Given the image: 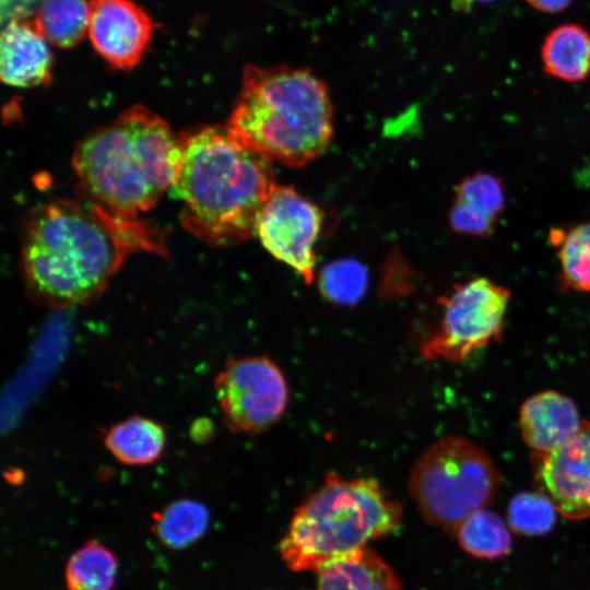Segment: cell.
<instances>
[{"instance_id":"6da1fadb","label":"cell","mask_w":590,"mask_h":590,"mask_svg":"<svg viewBox=\"0 0 590 590\" xmlns=\"http://www.w3.org/2000/svg\"><path fill=\"white\" fill-rule=\"evenodd\" d=\"M137 252L166 257L164 233L148 221L113 214L82 197L34 208L21 231L20 266L26 292L48 308L95 299Z\"/></svg>"},{"instance_id":"7a4b0ae2","label":"cell","mask_w":590,"mask_h":590,"mask_svg":"<svg viewBox=\"0 0 590 590\" xmlns=\"http://www.w3.org/2000/svg\"><path fill=\"white\" fill-rule=\"evenodd\" d=\"M179 149L170 190L181 204L182 227L213 247L252 237L276 186L271 161L240 143L226 126L180 135Z\"/></svg>"},{"instance_id":"3957f363","label":"cell","mask_w":590,"mask_h":590,"mask_svg":"<svg viewBox=\"0 0 590 590\" xmlns=\"http://www.w3.org/2000/svg\"><path fill=\"white\" fill-rule=\"evenodd\" d=\"M179 137L151 109L134 105L82 139L72 156L79 192L113 214L134 219L175 178Z\"/></svg>"},{"instance_id":"277c9868","label":"cell","mask_w":590,"mask_h":590,"mask_svg":"<svg viewBox=\"0 0 590 590\" xmlns=\"http://www.w3.org/2000/svg\"><path fill=\"white\" fill-rule=\"evenodd\" d=\"M226 127L240 143L270 161L302 167L331 141L328 90L305 68L246 66Z\"/></svg>"},{"instance_id":"5b68a950","label":"cell","mask_w":590,"mask_h":590,"mask_svg":"<svg viewBox=\"0 0 590 590\" xmlns=\"http://www.w3.org/2000/svg\"><path fill=\"white\" fill-rule=\"evenodd\" d=\"M401 517V504L377 480L330 472L295 510L280 542L281 558L293 571L318 573L392 532Z\"/></svg>"},{"instance_id":"8992f818","label":"cell","mask_w":590,"mask_h":590,"mask_svg":"<svg viewBox=\"0 0 590 590\" xmlns=\"http://www.w3.org/2000/svg\"><path fill=\"white\" fill-rule=\"evenodd\" d=\"M499 483L497 467L483 449L463 437L447 436L415 461L409 492L423 519L453 536L462 520L491 504Z\"/></svg>"},{"instance_id":"52a82bcc","label":"cell","mask_w":590,"mask_h":590,"mask_svg":"<svg viewBox=\"0 0 590 590\" xmlns=\"http://www.w3.org/2000/svg\"><path fill=\"white\" fill-rule=\"evenodd\" d=\"M509 299L508 288L486 278L456 285L448 296L440 299L442 316L439 327L422 342V357L459 363L498 341Z\"/></svg>"},{"instance_id":"ba28073f","label":"cell","mask_w":590,"mask_h":590,"mask_svg":"<svg viewBox=\"0 0 590 590\" xmlns=\"http://www.w3.org/2000/svg\"><path fill=\"white\" fill-rule=\"evenodd\" d=\"M214 390L225 425L247 435L278 422L288 401L282 370L266 356L229 359L215 377Z\"/></svg>"},{"instance_id":"9c48e42d","label":"cell","mask_w":590,"mask_h":590,"mask_svg":"<svg viewBox=\"0 0 590 590\" xmlns=\"http://www.w3.org/2000/svg\"><path fill=\"white\" fill-rule=\"evenodd\" d=\"M322 224L319 206L293 187L276 185L259 215L256 235L273 258L311 284L316 266L314 245Z\"/></svg>"},{"instance_id":"30bf717a","label":"cell","mask_w":590,"mask_h":590,"mask_svg":"<svg viewBox=\"0 0 590 590\" xmlns=\"http://www.w3.org/2000/svg\"><path fill=\"white\" fill-rule=\"evenodd\" d=\"M532 462L536 488L560 516L568 520L590 518V421H583L563 446L533 452Z\"/></svg>"},{"instance_id":"8fae6325","label":"cell","mask_w":590,"mask_h":590,"mask_svg":"<svg viewBox=\"0 0 590 590\" xmlns=\"http://www.w3.org/2000/svg\"><path fill=\"white\" fill-rule=\"evenodd\" d=\"M154 23L132 0H90L88 36L114 68L130 70L141 60Z\"/></svg>"},{"instance_id":"7c38bea8","label":"cell","mask_w":590,"mask_h":590,"mask_svg":"<svg viewBox=\"0 0 590 590\" xmlns=\"http://www.w3.org/2000/svg\"><path fill=\"white\" fill-rule=\"evenodd\" d=\"M583 420L575 402L555 390L529 397L519 412V427L533 452L554 450L571 439Z\"/></svg>"},{"instance_id":"4fadbf2b","label":"cell","mask_w":590,"mask_h":590,"mask_svg":"<svg viewBox=\"0 0 590 590\" xmlns=\"http://www.w3.org/2000/svg\"><path fill=\"white\" fill-rule=\"evenodd\" d=\"M48 44L34 25L22 20L8 22L1 33V80L17 87L48 83L52 69Z\"/></svg>"},{"instance_id":"5bb4252c","label":"cell","mask_w":590,"mask_h":590,"mask_svg":"<svg viewBox=\"0 0 590 590\" xmlns=\"http://www.w3.org/2000/svg\"><path fill=\"white\" fill-rule=\"evenodd\" d=\"M317 574V590H404L392 568L368 548L333 562Z\"/></svg>"},{"instance_id":"9a60e30c","label":"cell","mask_w":590,"mask_h":590,"mask_svg":"<svg viewBox=\"0 0 590 590\" xmlns=\"http://www.w3.org/2000/svg\"><path fill=\"white\" fill-rule=\"evenodd\" d=\"M166 441L163 424L139 415L114 424L104 436L106 449L117 461L127 465H146L157 461Z\"/></svg>"},{"instance_id":"2e32d148","label":"cell","mask_w":590,"mask_h":590,"mask_svg":"<svg viewBox=\"0 0 590 590\" xmlns=\"http://www.w3.org/2000/svg\"><path fill=\"white\" fill-rule=\"evenodd\" d=\"M544 71L564 82H581L590 74V33L577 24L551 31L541 48Z\"/></svg>"},{"instance_id":"e0dca14e","label":"cell","mask_w":590,"mask_h":590,"mask_svg":"<svg viewBox=\"0 0 590 590\" xmlns=\"http://www.w3.org/2000/svg\"><path fill=\"white\" fill-rule=\"evenodd\" d=\"M510 531L507 521L485 507L462 520L453 536L467 554L495 560L509 554L512 546Z\"/></svg>"},{"instance_id":"ac0fdd59","label":"cell","mask_w":590,"mask_h":590,"mask_svg":"<svg viewBox=\"0 0 590 590\" xmlns=\"http://www.w3.org/2000/svg\"><path fill=\"white\" fill-rule=\"evenodd\" d=\"M88 22L87 0H44L33 25L49 44L71 48L88 33Z\"/></svg>"},{"instance_id":"d6986e66","label":"cell","mask_w":590,"mask_h":590,"mask_svg":"<svg viewBox=\"0 0 590 590\" xmlns=\"http://www.w3.org/2000/svg\"><path fill=\"white\" fill-rule=\"evenodd\" d=\"M209 522L210 514L202 503L184 498L155 512L152 531L163 545L179 550L198 541Z\"/></svg>"},{"instance_id":"ffe728a7","label":"cell","mask_w":590,"mask_h":590,"mask_svg":"<svg viewBox=\"0 0 590 590\" xmlns=\"http://www.w3.org/2000/svg\"><path fill=\"white\" fill-rule=\"evenodd\" d=\"M117 573L115 554L103 543L88 540L68 558L64 582L68 590H113Z\"/></svg>"},{"instance_id":"44dd1931","label":"cell","mask_w":590,"mask_h":590,"mask_svg":"<svg viewBox=\"0 0 590 590\" xmlns=\"http://www.w3.org/2000/svg\"><path fill=\"white\" fill-rule=\"evenodd\" d=\"M548 241L556 249L565 284L590 293V222L552 228Z\"/></svg>"},{"instance_id":"7402d4cb","label":"cell","mask_w":590,"mask_h":590,"mask_svg":"<svg viewBox=\"0 0 590 590\" xmlns=\"http://www.w3.org/2000/svg\"><path fill=\"white\" fill-rule=\"evenodd\" d=\"M558 514L553 502L541 491L520 492L507 506V523L511 531L524 536H541L555 526Z\"/></svg>"},{"instance_id":"603a6c76","label":"cell","mask_w":590,"mask_h":590,"mask_svg":"<svg viewBox=\"0 0 590 590\" xmlns=\"http://www.w3.org/2000/svg\"><path fill=\"white\" fill-rule=\"evenodd\" d=\"M366 269L354 259H338L326 264L319 274L323 296L339 305L357 303L366 292Z\"/></svg>"},{"instance_id":"cb8c5ba5","label":"cell","mask_w":590,"mask_h":590,"mask_svg":"<svg viewBox=\"0 0 590 590\" xmlns=\"http://www.w3.org/2000/svg\"><path fill=\"white\" fill-rule=\"evenodd\" d=\"M455 200L496 221L506 205L503 181L486 172H477L464 177L457 186Z\"/></svg>"},{"instance_id":"d4e9b609","label":"cell","mask_w":590,"mask_h":590,"mask_svg":"<svg viewBox=\"0 0 590 590\" xmlns=\"http://www.w3.org/2000/svg\"><path fill=\"white\" fill-rule=\"evenodd\" d=\"M449 222L457 233L475 237H488L494 232L497 221L455 200L449 212Z\"/></svg>"},{"instance_id":"484cf974","label":"cell","mask_w":590,"mask_h":590,"mask_svg":"<svg viewBox=\"0 0 590 590\" xmlns=\"http://www.w3.org/2000/svg\"><path fill=\"white\" fill-rule=\"evenodd\" d=\"M35 0H1V20L3 23L22 20Z\"/></svg>"},{"instance_id":"4316f807","label":"cell","mask_w":590,"mask_h":590,"mask_svg":"<svg viewBox=\"0 0 590 590\" xmlns=\"http://www.w3.org/2000/svg\"><path fill=\"white\" fill-rule=\"evenodd\" d=\"M534 9L546 12L555 13L566 9L571 0H526Z\"/></svg>"},{"instance_id":"83f0119b","label":"cell","mask_w":590,"mask_h":590,"mask_svg":"<svg viewBox=\"0 0 590 590\" xmlns=\"http://www.w3.org/2000/svg\"><path fill=\"white\" fill-rule=\"evenodd\" d=\"M467 3H471V2H480V3H487V2H491L493 0H465Z\"/></svg>"}]
</instances>
